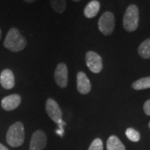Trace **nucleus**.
<instances>
[{
    "mask_svg": "<svg viewBox=\"0 0 150 150\" xmlns=\"http://www.w3.org/2000/svg\"><path fill=\"white\" fill-rule=\"evenodd\" d=\"M4 47L11 52H19L27 46V40L16 28H12L8 30L4 40Z\"/></svg>",
    "mask_w": 150,
    "mask_h": 150,
    "instance_id": "1",
    "label": "nucleus"
},
{
    "mask_svg": "<svg viewBox=\"0 0 150 150\" xmlns=\"http://www.w3.org/2000/svg\"><path fill=\"white\" fill-rule=\"evenodd\" d=\"M25 139L24 127L21 122H16L11 125L6 134L7 143L11 147L17 148L21 146Z\"/></svg>",
    "mask_w": 150,
    "mask_h": 150,
    "instance_id": "2",
    "label": "nucleus"
},
{
    "mask_svg": "<svg viewBox=\"0 0 150 150\" xmlns=\"http://www.w3.org/2000/svg\"><path fill=\"white\" fill-rule=\"evenodd\" d=\"M139 10L135 4L129 5L123 15V28L128 32H134L139 27Z\"/></svg>",
    "mask_w": 150,
    "mask_h": 150,
    "instance_id": "3",
    "label": "nucleus"
},
{
    "mask_svg": "<svg viewBox=\"0 0 150 150\" xmlns=\"http://www.w3.org/2000/svg\"><path fill=\"white\" fill-rule=\"evenodd\" d=\"M98 28L105 36L112 34L115 28V18L112 13L105 12L103 13L98 20Z\"/></svg>",
    "mask_w": 150,
    "mask_h": 150,
    "instance_id": "4",
    "label": "nucleus"
},
{
    "mask_svg": "<svg viewBox=\"0 0 150 150\" xmlns=\"http://www.w3.org/2000/svg\"><path fill=\"white\" fill-rule=\"evenodd\" d=\"M86 64L93 74H98L103 69V60L99 54L93 51H88L85 55Z\"/></svg>",
    "mask_w": 150,
    "mask_h": 150,
    "instance_id": "5",
    "label": "nucleus"
},
{
    "mask_svg": "<svg viewBox=\"0 0 150 150\" xmlns=\"http://www.w3.org/2000/svg\"><path fill=\"white\" fill-rule=\"evenodd\" d=\"M46 112L48 117L51 118L54 123H60L63 121V113L61 108L53 98H48L46 101Z\"/></svg>",
    "mask_w": 150,
    "mask_h": 150,
    "instance_id": "6",
    "label": "nucleus"
},
{
    "mask_svg": "<svg viewBox=\"0 0 150 150\" xmlns=\"http://www.w3.org/2000/svg\"><path fill=\"white\" fill-rule=\"evenodd\" d=\"M47 135L42 130H37L33 134L30 140L29 149L43 150L47 145Z\"/></svg>",
    "mask_w": 150,
    "mask_h": 150,
    "instance_id": "7",
    "label": "nucleus"
},
{
    "mask_svg": "<svg viewBox=\"0 0 150 150\" xmlns=\"http://www.w3.org/2000/svg\"><path fill=\"white\" fill-rule=\"evenodd\" d=\"M68 67L64 63H60L57 65L54 72V79L56 83L62 88H65L68 85Z\"/></svg>",
    "mask_w": 150,
    "mask_h": 150,
    "instance_id": "8",
    "label": "nucleus"
},
{
    "mask_svg": "<svg viewBox=\"0 0 150 150\" xmlns=\"http://www.w3.org/2000/svg\"><path fill=\"white\" fill-rule=\"evenodd\" d=\"M21 101V96L19 94L13 93L4 98L1 101V106L6 111H12L20 105Z\"/></svg>",
    "mask_w": 150,
    "mask_h": 150,
    "instance_id": "9",
    "label": "nucleus"
},
{
    "mask_svg": "<svg viewBox=\"0 0 150 150\" xmlns=\"http://www.w3.org/2000/svg\"><path fill=\"white\" fill-rule=\"evenodd\" d=\"M77 89L81 94H88L91 91L90 81L83 72H79L77 74Z\"/></svg>",
    "mask_w": 150,
    "mask_h": 150,
    "instance_id": "10",
    "label": "nucleus"
},
{
    "mask_svg": "<svg viewBox=\"0 0 150 150\" xmlns=\"http://www.w3.org/2000/svg\"><path fill=\"white\" fill-rule=\"evenodd\" d=\"M0 83L5 89H11L15 85V78L13 71L10 69H4L0 74Z\"/></svg>",
    "mask_w": 150,
    "mask_h": 150,
    "instance_id": "11",
    "label": "nucleus"
},
{
    "mask_svg": "<svg viewBox=\"0 0 150 150\" xmlns=\"http://www.w3.org/2000/svg\"><path fill=\"white\" fill-rule=\"evenodd\" d=\"M100 10V3L98 0H92L84 8V15L88 18H93L96 16Z\"/></svg>",
    "mask_w": 150,
    "mask_h": 150,
    "instance_id": "12",
    "label": "nucleus"
},
{
    "mask_svg": "<svg viewBox=\"0 0 150 150\" xmlns=\"http://www.w3.org/2000/svg\"><path fill=\"white\" fill-rule=\"evenodd\" d=\"M108 150H125V146L117 136H110L107 141Z\"/></svg>",
    "mask_w": 150,
    "mask_h": 150,
    "instance_id": "13",
    "label": "nucleus"
},
{
    "mask_svg": "<svg viewBox=\"0 0 150 150\" xmlns=\"http://www.w3.org/2000/svg\"><path fill=\"white\" fill-rule=\"evenodd\" d=\"M138 52L143 59H150V38L140 44Z\"/></svg>",
    "mask_w": 150,
    "mask_h": 150,
    "instance_id": "14",
    "label": "nucleus"
},
{
    "mask_svg": "<svg viewBox=\"0 0 150 150\" xmlns=\"http://www.w3.org/2000/svg\"><path fill=\"white\" fill-rule=\"evenodd\" d=\"M132 88L135 90H142L150 88V77H145L140 79L134 81L132 84Z\"/></svg>",
    "mask_w": 150,
    "mask_h": 150,
    "instance_id": "15",
    "label": "nucleus"
},
{
    "mask_svg": "<svg viewBox=\"0 0 150 150\" xmlns=\"http://www.w3.org/2000/svg\"><path fill=\"white\" fill-rule=\"evenodd\" d=\"M50 4L58 13H63L66 9V0H50Z\"/></svg>",
    "mask_w": 150,
    "mask_h": 150,
    "instance_id": "16",
    "label": "nucleus"
},
{
    "mask_svg": "<svg viewBox=\"0 0 150 150\" xmlns=\"http://www.w3.org/2000/svg\"><path fill=\"white\" fill-rule=\"evenodd\" d=\"M125 134H126L127 138L132 142H139L140 140V134L137 130L132 129V128L127 129Z\"/></svg>",
    "mask_w": 150,
    "mask_h": 150,
    "instance_id": "17",
    "label": "nucleus"
},
{
    "mask_svg": "<svg viewBox=\"0 0 150 150\" xmlns=\"http://www.w3.org/2000/svg\"><path fill=\"white\" fill-rule=\"evenodd\" d=\"M88 150H103V141L100 139H95L91 143Z\"/></svg>",
    "mask_w": 150,
    "mask_h": 150,
    "instance_id": "18",
    "label": "nucleus"
},
{
    "mask_svg": "<svg viewBox=\"0 0 150 150\" xmlns=\"http://www.w3.org/2000/svg\"><path fill=\"white\" fill-rule=\"evenodd\" d=\"M144 111L148 115L150 116V99L147 100L144 104Z\"/></svg>",
    "mask_w": 150,
    "mask_h": 150,
    "instance_id": "19",
    "label": "nucleus"
},
{
    "mask_svg": "<svg viewBox=\"0 0 150 150\" xmlns=\"http://www.w3.org/2000/svg\"><path fill=\"white\" fill-rule=\"evenodd\" d=\"M0 150H8V148H6L4 145H3L2 144H0Z\"/></svg>",
    "mask_w": 150,
    "mask_h": 150,
    "instance_id": "20",
    "label": "nucleus"
},
{
    "mask_svg": "<svg viewBox=\"0 0 150 150\" xmlns=\"http://www.w3.org/2000/svg\"><path fill=\"white\" fill-rule=\"evenodd\" d=\"M26 3H28V4H32V3H33V2H35V0H24Z\"/></svg>",
    "mask_w": 150,
    "mask_h": 150,
    "instance_id": "21",
    "label": "nucleus"
},
{
    "mask_svg": "<svg viewBox=\"0 0 150 150\" xmlns=\"http://www.w3.org/2000/svg\"><path fill=\"white\" fill-rule=\"evenodd\" d=\"M74 2H79V1H81V0H73Z\"/></svg>",
    "mask_w": 150,
    "mask_h": 150,
    "instance_id": "22",
    "label": "nucleus"
},
{
    "mask_svg": "<svg viewBox=\"0 0 150 150\" xmlns=\"http://www.w3.org/2000/svg\"><path fill=\"white\" fill-rule=\"evenodd\" d=\"M1 35H2V32H1V29H0V39H1Z\"/></svg>",
    "mask_w": 150,
    "mask_h": 150,
    "instance_id": "23",
    "label": "nucleus"
},
{
    "mask_svg": "<svg viewBox=\"0 0 150 150\" xmlns=\"http://www.w3.org/2000/svg\"><path fill=\"white\" fill-rule=\"evenodd\" d=\"M149 128H150V122H149Z\"/></svg>",
    "mask_w": 150,
    "mask_h": 150,
    "instance_id": "24",
    "label": "nucleus"
}]
</instances>
